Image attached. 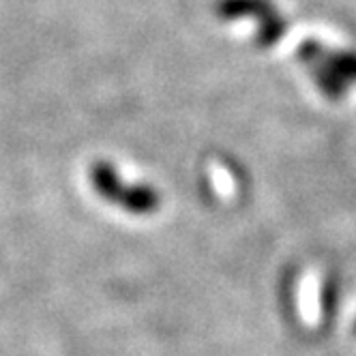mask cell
<instances>
[{"label": "cell", "instance_id": "cell-4", "mask_svg": "<svg viewBox=\"0 0 356 356\" xmlns=\"http://www.w3.org/2000/svg\"><path fill=\"white\" fill-rule=\"evenodd\" d=\"M118 204L131 215H152L159 209L161 197L150 185H131L124 189Z\"/></svg>", "mask_w": 356, "mask_h": 356}, {"label": "cell", "instance_id": "cell-5", "mask_svg": "<svg viewBox=\"0 0 356 356\" xmlns=\"http://www.w3.org/2000/svg\"><path fill=\"white\" fill-rule=\"evenodd\" d=\"M354 333H356V322H354Z\"/></svg>", "mask_w": 356, "mask_h": 356}, {"label": "cell", "instance_id": "cell-1", "mask_svg": "<svg viewBox=\"0 0 356 356\" xmlns=\"http://www.w3.org/2000/svg\"><path fill=\"white\" fill-rule=\"evenodd\" d=\"M296 54L328 99H343L348 86L356 84V52L352 49H328L316 39H305Z\"/></svg>", "mask_w": 356, "mask_h": 356}, {"label": "cell", "instance_id": "cell-3", "mask_svg": "<svg viewBox=\"0 0 356 356\" xmlns=\"http://www.w3.org/2000/svg\"><path fill=\"white\" fill-rule=\"evenodd\" d=\"M90 181H92V187L97 189V193L108 202H114V204H118L124 189H127L120 181L116 168L108 161H97L90 168Z\"/></svg>", "mask_w": 356, "mask_h": 356}, {"label": "cell", "instance_id": "cell-2", "mask_svg": "<svg viewBox=\"0 0 356 356\" xmlns=\"http://www.w3.org/2000/svg\"><path fill=\"white\" fill-rule=\"evenodd\" d=\"M215 11L221 19L256 17L258 35L256 43L260 47H273L288 33V22L279 13L273 0H217Z\"/></svg>", "mask_w": 356, "mask_h": 356}]
</instances>
